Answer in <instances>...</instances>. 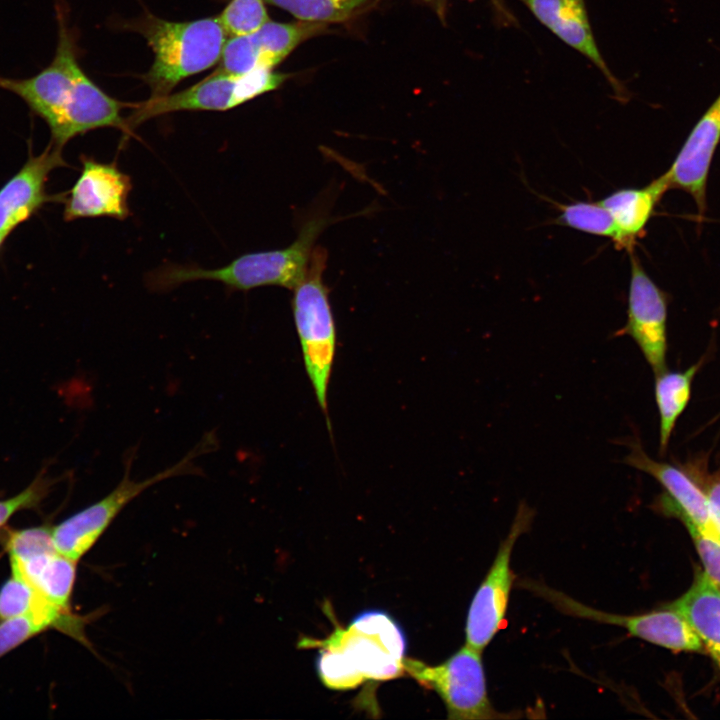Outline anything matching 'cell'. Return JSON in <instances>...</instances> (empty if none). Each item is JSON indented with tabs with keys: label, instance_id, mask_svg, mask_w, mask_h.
I'll return each instance as SVG.
<instances>
[{
	"label": "cell",
	"instance_id": "7a4b0ae2",
	"mask_svg": "<svg viewBox=\"0 0 720 720\" xmlns=\"http://www.w3.org/2000/svg\"><path fill=\"white\" fill-rule=\"evenodd\" d=\"M126 26L141 34L153 52L142 75L150 98L171 93L183 79L217 64L228 36L218 15L170 21L147 12Z\"/></svg>",
	"mask_w": 720,
	"mask_h": 720
},
{
	"label": "cell",
	"instance_id": "30bf717a",
	"mask_svg": "<svg viewBox=\"0 0 720 720\" xmlns=\"http://www.w3.org/2000/svg\"><path fill=\"white\" fill-rule=\"evenodd\" d=\"M66 8L58 3V40L51 63L32 77L13 79L0 76V88L20 97L30 110L46 122L53 133L59 126L79 71L76 38L69 26Z\"/></svg>",
	"mask_w": 720,
	"mask_h": 720
},
{
	"label": "cell",
	"instance_id": "83f0119b",
	"mask_svg": "<svg viewBox=\"0 0 720 720\" xmlns=\"http://www.w3.org/2000/svg\"><path fill=\"white\" fill-rule=\"evenodd\" d=\"M4 544L9 559L13 561H23L56 549L52 538V528L43 526L9 530Z\"/></svg>",
	"mask_w": 720,
	"mask_h": 720
},
{
	"label": "cell",
	"instance_id": "f1b7e54d",
	"mask_svg": "<svg viewBox=\"0 0 720 720\" xmlns=\"http://www.w3.org/2000/svg\"><path fill=\"white\" fill-rule=\"evenodd\" d=\"M703 563L705 574L720 587V537L684 522Z\"/></svg>",
	"mask_w": 720,
	"mask_h": 720
},
{
	"label": "cell",
	"instance_id": "9c48e42d",
	"mask_svg": "<svg viewBox=\"0 0 720 720\" xmlns=\"http://www.w3.org/2000/svg\"><path fill=\"white\" fill-rule=\"evenodd\" d=\"M534 511L525 503L518 510L508 534L500 543L495 558L469 605L465 644L483 651L504 627L511 590L516 575L511 557L517 540L528 531Z\"/></svg>",
	"mask_w": 720,
	"mask_h": 720
},
{
	"label": "cell",
	"instance_id": "484cf974",
	"mask_svg": "<svg viewBox=\"0 0 720 720\" xmlns=\"http://www.w3.org/2000/svg\"><path fill=\"white\" fill-rule=\"evenodd\" d=\"M45 600L18 572L11 570L10 578L0 588V620L26 614Z\"/></svg>",
	"mask_w": 720,
	"mask_h": 720
},
{
	"label": "cell",
	"instance_id": "3957f363",
	"mask_svg": "<svg viewBox=\"0 0 720 720\" xmlns=\"http://www.w3.org/2000/svg\"><path fill=\"white\" fill-rule=\"evenodd\" d=\"M332 222L335 219L321 215L311 217L303 223L297 238L289 246L247 253L216 269L166 266L153 275L152 284L162 289L191 281L212 280L240 291L262 286H281L293 290L308 269L317 238Z\"/></svg>",
	"mask_w": 720,
	"mask_h": 720
},
{
	"label": "cell",
	"instance_id": "5b68a950",
	"mask_svg": "<svg viewBox=\"0 0 720 720\" xmlns=\"http://www.w3.org/2000/svg\"><path fill=\"white\" fill-rule=\"evenodd\" d=\"M214 442V435L206 434L176 464L143 480L131 478L132 456H129L123 477L113 490L100 500L52 527V538L56 549L64 556L78 562L95 545L126 505L142 492L166 479L197 472L195 459L214 448Z\"/></svg>",
	"mask_w": 720,
	"mask_h": 720
},
{
	"label": "cell",
	"instance_id": "8992f818",
	"mask_svg": "<svg viewBox=\"0 0 720 720\" xmlns=\"http://www.w3.org/2000/svg\"><path fill=\"white\" fill-rule=\"evenodd\" d=\"M288 77L273 69H258L240 76L214 71L189 88L133 105L134 111L126 118L127 134L138 125L168 113L233 109L277 89Z\"/></svg>",
	"mask_w": 720,
	"mask_h": 720
},
{
	"label": "cell",
	"instance_id": "9a60e30c",
	"mask_svg": "<svg viewBox=\"0 0 720 720\" xmlns=\"http://www.w3.org/2000/svg\"><path fill=\"white\" fill-rule=\"evenodd\" d=\"M127 104L109 96L81 69L69 103L51 143L63 149L72 138L91 130L114 127L127 133L126 118L121 115Z\"/></svg>",
	"mask_w": 720,
	"mask_h": 720
},
{
	"label": "cell",
	"instance_id": "52a82bcc",
	"mask_svg": "<svg viewBox=\"0 0 720 720\" xmlns=\"http://www.w3.org/2000/svg\"><path fill=\"white\" fill-rule=\"evenodd\" d=\"M404 670L424 688L439 695L449 719L506 717L493 707L489 698L482 651L465 644L444 662L434 666L405 657Z\"/></svg>",
	"mask_w": 720,
	"mask_h": 720
},
{
	"label": "cell",
	"instance_id": "ffe728a7",
	"mask_svg": "<svg viewBox=\"0 0 720 720\" xmlns=\"http://www.w3.org/2000/svg\"><path fill=\"white\" fill-rule=\"evenodd\" d=\"M76 565V561L57 549L23 561L10 560L11 570L18 572L45 599L66 610H71Z\"/></svg>",
	"mask_w": 720,
	"mask_h": 720
},
{
	"label": "cell",
	"instance_id": "7c38bea8",
	"mask_svg": "<svg viewBox=\"0 0 720 720\" xmlns=\"http://www.w3.org/2000/svg\"><path fill=\"white\" fill-rule=\"evenodd\" d=\"M130 177L115 163L83 158L81 173L64 199V220L110 217L127 218Z\"/></svg>",
	"mask_w": 720,
	"mask_h": 720
},
{
	"label": "cell",
	"instance_id": "f546056e",
	"mask_svg": "<svg viewBox=\"0 0 720 720\" xmlns=\"http://www.w3.org/2000/svg\"><path fill=\"white\" fill-rule=\"evenodd\" d=\"M48 481L39 477L19 494L0 501V528L16 512L30 508L40 502L48 490Z\"/></svg>",
	"mask_w": 720,
	"mask_h": 720
},
{
	"label": "cell",
	"instance_id": "277c9868",
	"mask_svg": "<svg viewBox=\"0 0 720 720\" xmlns=\"http://www.w3.org/2000/svg\"><path fill=\"white\" fill-rule=\"evenodd\" d=\"M327 251L315 246L308 269L293 289L292 311L307 375L321 409L327 394L336 351V327L323 280Z\"/></svg>",
	"mask_w": 720,
	"mask_h": 720
},
{
	"label": "cell",
	"instance_id": "e0dca14e",
	"mask_svg": "<svg viewBox=\"0 0 720 720\" xmlns=\"http://www.w3.org/2000/svg\"><path fill=\"white\" fill-rule=\"evenodd\" d=\"M520 1L560 40L590 60L617 94H623L595 41L584 0Z\"/></svg>",
	"mask_w": 720,
	"mask_h": 720
},
{
	"label": "cell",
	"instance_id": "5bb4252c",
	"mask_svg": "<svg viewBox=\"0 0 720 720\" xmlns=\"http://www.w3.org/2000/svg\"><path fill=\"white\" fill-rule=\"evenodd\" d=\"M65 165L62 148L51 142L42 153L28 158L0 189V233L10 234L49 201V175Z\"/></svg>",
	"mask_w": 720,
	"mask_h": 720
},
{
	"label": "cell",
	"instance_id": "ac0fdd59",
	"mask_svg": "<svg viewBox=\"0 0 720 720\" xmlns=\"http://www.w3.org/2000/svg\"><path fill=\"white\" fill-rule=\"evenodd\" d=\"M669 190L662 176L642 188L617 190L599 202L612 216L621 236V249L633 250L654 209Z\"/></svg>",
	"mask_w": 720,
	"mask_h": 720
},
{
	"label": "cell",
	"instance_id": "6da1fadb",
	"mask_svg": "<svg viewBox=\"0 0 720 720\" xmlns=\"http://www.w3.org/2000/svg\"><path fill=\"white\" fill-rule=\"evenodd\" d=\"M317 645V672L330 689H353L365 680H392L405 673V634L384 611L361 612Z\"/></svg>",
	"mask_w": 720,
	"mask_h": 720
},
{
	"label": "cell",
	"instance_id": "4316f807",
	"mask_svg": "<svg viewBox=\"0 0 720 720\" xmlns=\"http://www.w3.org/2000/svg\"><path fill=\"white\" fill-rule=\"evenodd\" d=\"M218 16L229 36L251 33L270 20L265 0H231Z\"/></svg>",
	"mask_w": 720,
	"mask_h": 720
},
{
	"label": "cell",
	"instance_id": "1f68e13d",
	"mask_svg": "<svg viewBox=\"0 0 720 720\" xmlns=\"http://www.w3.org/2000/svg\"><path fill=\"white\" fill-rule=\"evenodd\" d=\"M8 236H9V234H7V233H0V247L2 246V244L4 243V241L6 240V238Z\"/></svg>",
	"mask_w": 720,
	"mask_h": 720
},
{
	"label": "cell",
	"instance_id": "d6986e66",
	"mask_svg": "<svg viewBox=\"0 0 720 720\" xmlns=\"http://www.w3.org/2000/svg\"><path fill=\"white\" fill-rule=\"evenodd\" d=\"M670 604L687 619L720 669V587L698 572L690 588Z\"/></svg>",
	"mask_w": 720,
	"mask_h": 720
},
{
	"label": "cell",
	"instance_id": "ba28073f",
	"mask_svg": "<svg viewBox=\"0 0 720 720\" xmlns=\"http://www.w3.org/2000/svg\"><path fill=\"white\" fill-rule=\"evenodd\" d=\"M521 586L566 615L621 627L630 636L674 652L706 653L693 627L671 604L645 613L623 615L598 610L537 581L525 579Z\"/></svg>",
	"mask_w": 720,
	"mask_h": 720
},
{
	"label": "cell",
	"instance_id": "cb8c5ba5",
	"mask_svg": "<svg viewBox=\"0 0 720 720\" xmlns=\"http://www.w3.org/2000/svg\"><path fill=\"white\" fill-rule=\"evenodd\" d=\"M558 222L573 229L610 238L621 249V236L610 213L597 202L578 201L560 205Z\"/></svg>",
	"mask_w": 720,
	"mask_h": 720
},
{
	"label": "cell",
	"instance_id": "603a6c76",
	"mask_svg": "<svg viewBox=\"0 0 720 720\" xmlns=\"http://www.w3.org/2000/svg\"><path fill=\"white\" fill-rule=\"evenodd\" d=\"M65 625V616L52 607L0 620V658L35 635L52 628L63 631Z\"/></svg>",
	"mask_w": 720,
	"mask_h": 720
},
{
	"label": "cell",
	"instance_id": "4dcf8cb0",
	"mask_svg": "<svg viewBox=\"0 0 720 720\" xmlns=\"http://www.w3.org/2000/svg\"><path fill=\"white\" fill-rule=\"evenodd\" d=\"M707 498L709 502L711 517L716 528V531L720 535V481L714 483L707 492Z\"/></svg>",
	"mask_w": 720,
	"mask_h": 720
},
{
	"label": "cell",
	"instance_id": "44dd1931",
	"mask_svg": "<svg viewBox=\"0 0 720 720\" xmlns=\"http://www.w3.org/2000/svg\"><path fill=\"white\" fill-rule=\"evenodd\" d=\"M699 364L682 372L664 371L656 375L655 399L660 416V449L663 452L670 440L678 417L685 409L691 384Z\"/></svg>",
	"mask_w": 720,
	"mask_h": 720
},
{
	"label": "cell",
	"instance_id": "d4e9b609",
	"mask_svg": "<svg viewBox=\"0 0 720 720\" xmlns=\"http://www.w3.org/2000/svg\"><path fill=\"white\" fill-rule=\"evenodd\" d=\"M292 14L299 21L327 23L344 21L367 0H265Z\"/></svg>",
	"mask_w": 720,
	"mask_h": 720
},
{
	"label": "cell",
	"instance_id": "7402d4cb",
	"mask_svg": "<svg viewBox=\"0 0 720 720\" xmlns=\"http://www.w3.org/2000/svg\"><path fill=\"white\" fill-rule=\"evenodd\" d=\"M322 24L305 21L280 23L268 20L253 31L265 68L274 69L301 42L319 33L324 27Z\"/></svg>",
	"mask_w": 720,
	"mask_h": 720
},
{
	"label": "cell",
	"instance_id": "2e32d148",
	"mask_svg": "<svg viewBox=\"0 0 720 720\" xmlns=\"http://www.w3.org/2000/svg\"><path fill=\"white\" fill-rule=\"evenodd\" d=\"M631 451L624 462L653 476L666 490V511L677 514L683 522L719 536L714 526L707 495L680 469L668 463L655 461L643 451L638 442L630 444Z\"/></svg>",
	"mask_w": 720,
	"mask_h": 720
},
{
	"label": "cell",
	"instance_id": "4fadbf2b",
	"mask_svg": "<svg viewBox=\"0 0 720 720\" xmlns=\"http://www.w3.org/2000/svg\"><path fill=\"white\" fill-rule=\"evenodd\" d=\"M720 142V94L698 119L669 169L661 176L668 188L690 194L699 214L706 207L711 162Z\"/></svg>",
	"mask_w": 720,
	"mask_h": 720
},
{
	"label": "cell",
	"instance_id": "8fae6325",
	"mask_svg": "<svg viewBox=\"0 0 720 720\" xmlns=\"http://www.w3.org/2000/svg\"><path fill=\"white\" fill-rule=\"evenodd\" d=\"M629 253L627 321L615 336H630L658 375L666 371L667 296L646 274L633 250Z\"/></svg>",
	"mask_w": 720,
	"mask_h": 720
}]
</instances>
